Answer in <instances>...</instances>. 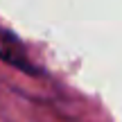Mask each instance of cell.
Masks as SVG:
<instances>
[{
	"label": "cell",
	"instance_id": "cell-1",
	"mask_svg": "<svg viewBox=\"0 0 122 122\" xmlns=\"http://www.w3.org/2000/svg\"><path fill=\"white\" fill-rule=\"evenodd\" d=\"M0 59H2L5 63L14 66V68L23 70V72H30V75L39 72V70L34 68V63L30 61V57H27L23 43L14 34H9V32H5V30H0Z\"/></svg>",
	"mask_w": 122,
	"mask_h": 122
}]
</instances>
